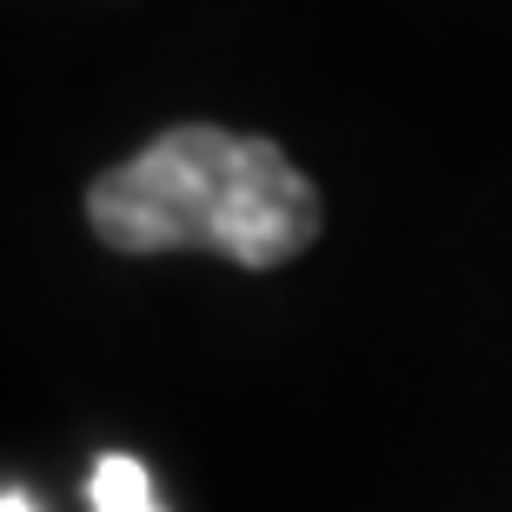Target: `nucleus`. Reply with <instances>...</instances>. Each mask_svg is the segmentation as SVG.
<instances>
[{"label":"nucleus","mask_w":512,"mask_h":512,"mask_svg":"<svg viewBox=\"0 0 512 512\" xmlns=\"http://www.w3.org/2000/svg\"><path fill=\"white\" fill-rule=\"evenodd\" d=\"M87 220L114 253H220L266 273L313 247L320 193L260 133L167 127L133 160L100 173Z\"/></svg>","instance_id":"obj_1"},{"label":"nucleus","mask_w":512,"mask_h":512,"mask_svg":"<svg viewBox=\"0 0 512 512\" xmlns=\"http://www.w3.org/2000/svg\"><path fill=\"white\" fill-rule=\"evenodd\" d=\"M87 493H94V512H167L153 499V479L133 453H100Z\"/></svg>","instance_id":"obj_2"},{"label":"nucleus","mask_w":512,"mask_h":512,"mask_svg":"<svg viewBox=\"0 0 512 512\" xmlns=\"http://www.w3.org/2000/svg\"><path fill=\"white\" fill-rule=\"evenodd\" d=\"M0 512H34V499L20 493V486H7V493H0Z\"/></svg>","instance_id":"obj_3"}]
</instances>
